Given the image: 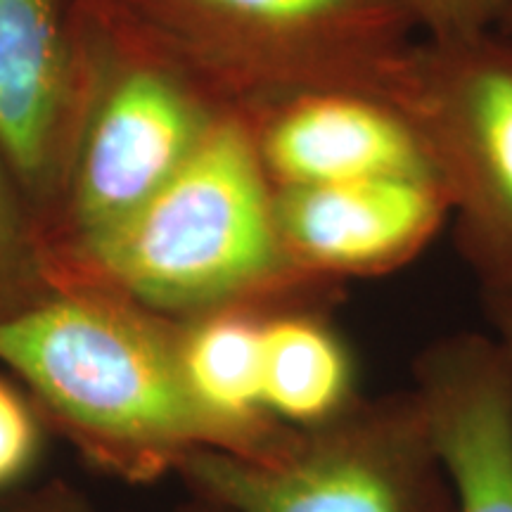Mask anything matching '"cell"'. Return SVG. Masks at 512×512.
<instances>
[{"mask_svg": "<svg viewBox=\"0 0 512 512\" xmlns=\"http://www.w3.org/2000/svg\"><path fill=\"white\" fill-rule=\"evenodd\" d=\"M88 247L128 292L164 309L226 311L309 275L287 252L259 145L240 119L211 121L181 169Z\"/></svg>", "mask_w": 512, "mask_h": 512, "instance_id": "1", "label": "cell"}, {"mask_svg": "<svg viewBox=\"0 0 512 512\" xmlns=\"http://www.w3.org/2000/svg\"><path fill=\"white\" fill-rule=\"evenodd\" d=\"M183 337L91 299H55L0 318V361L57 415L102 444L176 456L278 444L216 418L192 392Z\"/></svg>", "mask_w": 512, "mask_h": 512, "instance_id": "2", "label": "cell"}, {"mask_svg": "<svg viewBox=\"0 0 512 512\" xmlns=\"http://www.w3.org/2000/svg\"><path fill=\"white\" fill-rule=\"evenodd\" d=\"M178 465L221 512H453L411 389L361 394L271 451L200 448Z\"/></svg>", "mask_w": 512, "mask_h": 512, "instance_id": "3", "label": "cell"}, {"mask_svg": "<svg viewBox=\"0 0 512 512\" xmlns=\"http://www.w3.org/2000/svg\"><path fill=\"white\" fill-rule=\"evenodd\" d=\"M384 102L411 128L444 190L479 292H512V38L498 29L460 41L418 38Z\"/></svg>", "mask_w": 512, "mask_h": 512, "instance_id": "4", "label": "cell"}, {"mask_svg": "<svg viewBox=\"0 0 512 512\" xmlns=\"http://www.w3.org/2000/svg\"><path fill=\"white\" fill-rule=\"evenodd\" d=\"M411 392L453 512H512V361L501 339H434L415 356Z\"/></svg>", "mask_w": 512, "mask_h": 512, "instance_id": "5", "label": "cell"}, {"mask_svg": "<svg viewBox=\"0 0 512 512\" xmlns=\"http://www.w3.org/2000/svg\"><path fill=\"white\" fill-rule=\"evenodd\" d=\"M451 207L430 176L283 185L275 219L294 264L318 278H373L413 261Z\"/></svg>", "mask_w": 512, "mask_h": 512, "instance_id": "6", "label": "cell"}, {"mask_svg": "<svg viewBox=\"0 0 512 512\" xmlns=\"http://www.w3.org/2000/svg\"><path fill=\"white\" fill-rule=\"evenodd\" d=\"M223 27L278 50L309 95L384 102L396 64L418 41L399 0H195Z\"/></svg>", "mask_w": 512, "mask_h": 512, "instance_id": "7", "label": "cell"}, {"mask_svg": "<svg viewBox=\"0 0 512 512\" xmlns=\"http://www.w3.org/2000/svg\"><path fill=\"white\" fill-rule=\"evenodd\" d=\"M211 121L162 76L138 74L121 83L83 159L79 216L88 238L150 200L181 169Z\"/></svg>", "mask_w": 512, "mask_h": 512, "instance_id": "8", "label": "cell"}, {"mask_svg": "<svg viewBox=\"0 0 512 512\" xmlns=\"http://www.w3.org/2000/svg\"><path fill=\"white\" fill-rule=\"evenodd\" d=\"M256 145L280 188L377 176L434 178L406 121L387 102L366 95L294 98Z\"/></svg>", "mask_w": 512, "mask_h": 512, "instance_id": "9", "label": "cell"}, {"mask_svg": "<svg viewBox=\"0 0 512 512\" xmlns=\"http://www.w3.org/2000/svg\"><path fill=\"white\" fill-rule=\"evenodd\" d=\"M60 83L50 0H0V145L27 174L46 157Z\"/></svg>", "mask_w": 512, "mask_h": 512, "instance_id": "10", "label": "cell"}, {"mask_svg": "<svg viewBox=\"0 0 512 512\" xmlns=\"http://www.w3.org/2000/svg\"><path fill=\"white\" fill-rule=\"evenodd\" d=\"M358 396L354 358L323 320H264V408L275 422L297 430L325 425Z\"/></svg>", "mask_w": 512, "mask_h": 512, "instance_id": "11", "label": "cell"}, {"mask_svg": "<svg viewBox=\"0 0 512 512\" xmlns=\"http://www.w3.org/2000/svg\"><path fill=\"white\" fill-rule=\"evenodd\" d=\"M181 351L192 392L216 418L264 444L290 430L264 408V320L214 311L185 332Z\"/></svg>", "mask_w": 512, "mask_h": 512, "instance_id": "12", "label": "cell"}, {"mask_svg": "<svg viewBox=\"0 0 512 512\" xmlns=\"http://www.w3.org/2000/svg\"><path fill=\"white\" fill-rule=\"evenodd\" d=\"M420 38L460 41L501 29L512 0H399Z\"/></svg>", "mask_w": 512, "mask_h": 512, "instance_id": "13", "label": "cell"}, {"mask_svg": "<svg viewBox=\"0 0 512 512\" xmlns=\"http://www.w3.org/2000/svg\"><path fill=\"white\" fill-rule=\"evenodd\" d=\"M36 422L15 389L0 380V489L15 482L34 463Z\"/></svg>", "mask_w": 512, "mask_h": 512, "instance_id": "14", "label": "cell"}, {"mask_svg": "<svg viewBox=\"0 0 512 512\" xmlns=\"http://www.w3.org/2000/svg\"><path fill=\"white\" fill-rule=\"evenodd\" d=\"M482 302L486 313H489L491 325H494L496 337L501 339L512 361V292L482 290Z\"/></svg>", "mask_w": 512, "mask_h": 512, "instance_id": "15", "label": "cell"}, {"mask_svg": "<svg viewBox=\"0 0 512 512\" xmlns=\"http://www.w3.org/2000/svg\"><path fill=\"white\" fill-rule=\"evenodd\" d=\"M19 249H22V240H19L15 214H12L8 197H5L3 188H0V266L15 259Z\"/></svg>", "mask_w": 512, "mask_h": 512, "instance_id": "16", "label": "cell"}, {"mask_svg": "<svg viewBox=\"0 0 512 512\" xmlns=\"http://www.w3.org/2000/svg\"><path fill=\"white\" fill-rule=\"evenodd\" d=\"M501 34H505V36H510L512 38V3H510V10H508V17H505V22L501 24Z\"/></svg>", "mask_w": 512, "mask_h": 512, "instance_id": "17", "label": "cell"}]
</instances>
